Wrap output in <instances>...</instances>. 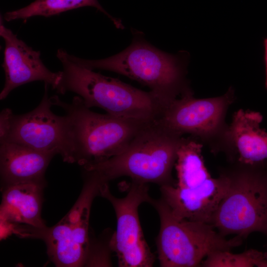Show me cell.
Masks as SVG:
<instances>
[{
  "mask_svg": "<svg viewBox=\"0 0 267 267\" xmlns=\"http://www.w3.org/2000/svg\"><path fill=\"white\" fill-rule=\"evenodd\" d=\"M69 57L88 69L112 71L148 87L165 108L190 90L180 57L159 50L141 37H134L127 48L108 58L88 60L71 54Z\"/></svg>",
  "mask_w": 267,
  "mask_h": 267,
  "instance_id": "277c9868",
  "label": "cell"
},
{
  "mask_svg": "<svg viewBox=\"0 0 267 267\" xmlns=\"http://www.w3.org/2000/svg\"><path fill=\"white\" fill-rule=\"evenodd\" d=\"M266 260H267V251L264 253Z\"/></svg>",
  "mask_w": 267,
  "mask_h": 267,
  "instance_id": "ffe728a7",
  "label": "cell"
},
{
  "mask_svg": "<svg viewBox=\"0 0 267 267\" xmlns=\"http://www.w3.org/2000/svg\"><path fill=\"white\" fill-rule=\"evenodd\" d=\"M202 144L192 138H185L180 147L175 168L176 186L186 188L197 187L211 178L202 156Z\"/></svg>",
  "mask_w": 267,
  "mask_h": 267,
  "instance_id": "2e32d148",
  "label": "cell"
},
{
  "mask_svg": "<svg viewBox=\"0 0 267 267\" xmlns=\"http://www.w3.org/2000/svg\"><path fill=\"white\" fill-rule=\"evenodd\" d=\"M85 6L97 8L106 15L117 28H124L121 21L106 12L98 0H35L20 9L6 12L3 18L5 21L9 22L16 19L26 20L36 16L48 17Z\"/></svg>",
  "mask_w": 267,
  "mask_h": 267,
  "instance_id": "e0dca14e",
  "label": "cell"
},
{
  "mask_svg": "<svg viewBox=\"0 0 267 267\" xmlns=\"http://www.w3.org/2000/svg\"><path fill=\"white\" fill-rule=\"evenodd\" d=\"M227 174L229 186L211 224L222 236H267V160Z\"/></svg>",
  "mask_w": 267,
  "mask_h": 267,
  "instance_id": "5b68a950",
  "label": "cell"
},
{
  "mask_svg": "<svg viewBox=\"0 0 267 267\" xmlns=\"http://www.w3.org/2000/svg\"><path fill=\"white\" fill-rule=\"evenodd\" d=\"M56 154L10 142L0 143V177L5 186L27 182L44 183V176Z\"/></svg>",
  "mask_w": 267,
  "mask_h": 267,
  "instance_id": "4fadbf2b",
  "label": "cell"
},
{
  "mask_svg": "<svg viewBox=\"0 0 267 267\" xmlns=\"http://www.w3.org/2000/svg\"><path fill=\"white\" fill-rule=\"evenodd\" d=\"M233 98L231 88L222 96L202 99L194 98L190 90L167 105L158 119L181 136L189 134L203 139L221 135L223 137L227 128L225 116Z\"/></svg>",
  "mask_w": 267,
  "mask_h": 267,
  "instance_id": "30bf717a",
  "label": "cell"
},
{
  "mask_svg": "<svg viewBox=\"0 0 267 267\" xmlns=\"http://www.w3.org/2000/svg\"><path fill=\"white\" fill-rule=\"evenodd\" d=\"M267 267V260L266 261V262L265 263V267Z\"/></svg>",
  "mask_w": 267,
  "mask_h": 267,
  "instance_id": "44dd1931",
  "label": "cell"
},
{
  "mask_svg": "<svg viewBox=\"0 0 267 267\" xmlns=\"http://www.w3.org/2000/svg\"><path fill=\"white\" fill-rule=\"evenodd\" d=\"M99 181L86 174L84 186L73 207L55 225L43 228L26 225L16 227L15 233L43 240L47 253L56 267H76L85 265L89 260V220L94 198L99 195Z\"/></svg>",
  "mask_w": 267,
  "mask_h": 267,
  "instance_id": "52a82bcc",
  "label": "cell"
},
{
  "mask_svg": "<svg viewBox=\"0 0 267 267\" xmlns=\"http://www.w3.org/2000/svg\"><path fill=\"white\" fill-rule=\"evenodd\" d=\"M264 45L265 47V53H264V62L266 67V81H265V87L267 90V38L264 39Z\"/></svg>",
  "mask_w": 267,
  "mask_h": 267,
  "instance_id": "d6986e66",
  "label": "cell"
},
{
  "mask_svg": "<svg viewBox=\"0 0 267 267\" xmlns=\"http://www.w3.org/2000/svg\"><path fill=\"white\" fill-rule=\"evenodd\" d=\"M56 56L63 67L55 89L58 93L73 92L88 108L99 107L123 118L147 121L160 117L165 107L151 91H143L85 68L72 60L63 49L57 50Z\"/></svg>",
  "mask_w": 267,
  "mask_h": 267,
  "instance_id": "7a4b0ae2",
  "label": "cell"
},
{
  "mask_svg": "<svg viewBox=\"0 0 267 267\" xmlns=\"http://www.w3.org/2000/svg\"><path fill=\"white\" fill-rule=\"evenodd\" d=\"M185 139L158 119L149 121L123 152L83 168L102 183L128 177L134 181L153 183L160 186L174 185L172 170Z\"/></svg>",
  "mask_w": 267,
  "mask_h": 267,
  "instance_id": "6da1fadb",
  "label": "cell"
},
{
  "mask_svg": "<svg viewBox=\"0 0 267 267\" xmlns=\"http://www.w3.org/2000/svg\"><path fill=\"white\" fill-rule=\"evenodd\" d=\"M44 184L27 182L5 186L0 207L2 225L22 224L34 228L45 227L42 218Z\"/></svg>",
  "mask_w": 267,
  "mask_h": 267,
  "instance_id": "9a60e30c",
  "label": "cell"
},
{
  "mask_svg": "<svg viewBox=\"0 0 267 267\" xmlns=\"http://www.w3.org/2000/svg\"><path fill=\"white\" fill-rule=\"evenodd\" d=\"M227 174L211 178L193 188L174 185L160 186L161 198L177 218L211 224L214 215L227 191Z\"/></svg>",
  "mask_w": 267,
  "mask_h": 267,
  "instance_id": "7c38bea8",
  "label": "cell"
},
{
  "mask_svg": "<svg viewBox=\"0 0 267 267\" xmlns=\"http://www.w3.org/2000/svg\"><path fill=\"white\" fill-rule=\"evenodd\" d=\"M127 195L118 198L111 192L108 183L101 184L99 195L112 205L117 219V228L109 241V248L116 254L121 267H151L155 256L147 244L140 223L138 208L148 203V184L132 180Z\"/></svg>",
  "mask_w": 267,
  "mask_h": 267,
  "instance_id": "9c48e42d",
  "label": "cell"
},
{
  "mask_svg": "<svg viewBox=\"0 0 267 267\" xmlns=\"http://www.w3.org/2000/svg\"><path fill=\"white\" fill-rule=\"evenodd\" d=\"M266 261L264 253L255 249L248 250L239 254L221 250L208 255L202 262V265L208 267H264Z\"/></svg>",
  "mask_w": 267,
  "mask_h": 267,
  "instance_id": "ac0fdd59",
  "label": "cell"
},
{
  "mask_svg": "<svg viewBox=\"0 0 267 267\" xmlns=\"http://www.w3.org/2000/svg\"><path fill=\"white\" fill-rule=\"evenodd\" d=\"M52 104L61 107L69 122L73 163L84 167L97 164L120 154L149 121L123 118L94 112L79 96L70 103L57 95Z\"/></svg>",
  "mask_w": 267,
  "mask_h": 267,
  "instance_id": "3957f363",
  "label": "cell"
},
{
  "mask_svg": "<svg viewBox=\"0 0 267 267\" xmlns=\"http://www.w3.org/2000/svg\"><path fill=\"white\" fill-rule=\"evenodd\" d=\"M40 104L30 112L15 115L11 111L0 127V143L10 142L34 149L59 154L63 161L73 163L68 118L51 111L48 85Z\"/></svg>",
  "mask_w": 267,
  "mask_h": 267,
  "instance_id": "ba28073f",
  "label": "cell"
},
{
  "mask_svg": "<svg viewBox=\"0 0 267 267\" xmlns=\"http://www.w3.org/2000/svg\"><path fill=\"white\" fill-rule=\"evenodd\" d=\"M148 203L160 221L156 245L161 267H197L211 253L230 251L241 244L242 237L227 239L212 224L177 218L161 198L151 197Z\"/></svg>",
  "mask_w": 267,
  "mask_h": 267,
  "instance_id": "8992f818",
  "label": "cell"
},
{
  "mask_svg": "<svg viewBox=\"0 0 267 267\" xmlns=\"http://www.w3.org/2000/svg\"><path fill=\"white\" fill-rule=\"evenodd\" d=\"M262 120L258 112L240 109L224 133L223 138L238 154L241 164L267 160V132L260 128Z\"/></svg>",
  "mask_w": 267,
  "mask_h": 267,
  "instance_id": "5bb4252c",
  "label": "cell"
},
{
  "mask_svg": "<svg viewBox=\"0 0 267 267\" xmlns=\"http://www.w3.org/2000/svg\"><path fill=\"white\" fill-rule=\"evenodd\" d=\"M0 35L5 47L2 67L5 74V83L0 93V99H5L16 88L34 81H43L55 89L61 72H53L43 63L39 51H36L18 39L6 27L0 17Z\"/></svg>",
  "mask_w": 267,
  "mask_h": 267,
  "instance_id": "8fae6325",
  "label": "cell"
}]
</instances>
